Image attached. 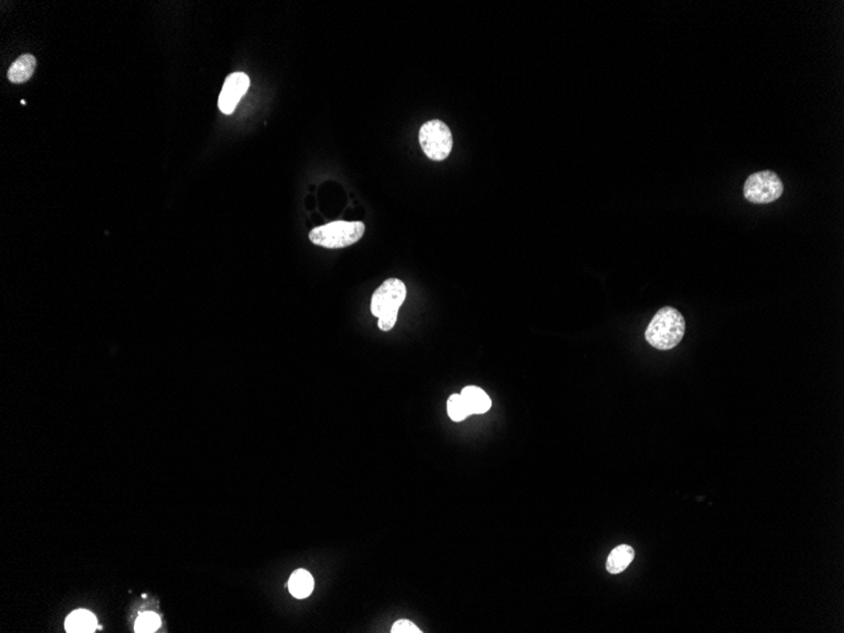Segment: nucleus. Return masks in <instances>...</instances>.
Masks as SVG:
<instances>
[{"instance_id": "1", "label": "nucleus", "mask_w": 844, "mask_h": 633, "mask_svg": "<svg viewBox=\"0 0 844 633\" xmlns=\"http://www.w3.org/2000/svg\"><path fill=\"white\" fill-rule=\"evenodd\" d=\"M685 319L676 309L665 306L656 312L644 338L647 343L659 350H670L681 341L685 334Z\"/></svg>"}, {"instance_id": "2", "label": "nucleus", "mask_w": 844, "mask_h": 633, "mask_svg": "<svg viewBox=\"0 0 844 633\" xmlns=\"http://www.w3.org/2000/svg\"><path fill=\"white\" fill-rule=\"evenodd\" d=\"M406 294L405 284L397 278L384 281L373 294L371 310L373 315L378 317V326L382 331H389L395 326Z\"/></svg>"}, {"instance_id": "3", "label": "nucleus", "mask_w": 844, "mask_h": 633, "mask_svg": "<svg viewBox=\"0 0 844 633\" xmlns=\"http://www.w3.org/2000/svg\"><path fill=\"white\" fill-rule=\"evenodd\" d=\"M364 230L366 227L361 222H333L312 230L309 238L314 245L338 249L356 245L361 240Z\"/></svg>"}, {"instance_id": "4", "label": "nucleus", "mask_w": 844, "mask_h": 633, "mask_svg": "<svg viewBox=\"0 0 844 633\" xmlns=\"http://www.w3.org/2000/svg\"><path fill=\"white\" fill-rule=\"evenodd\" d=\"M418 140L425 155L433 161H444L453 150V135L441 120H430L420 128Z\"/></svg>"}, {"instance_id": "5", "label": "nucleus", "mask_w": 844, "mask_h": 633, "mask_svg": "<svg viewBox=\"0 0 844 633\" xmlns=\"http://www.w3.org/2000/svg\"><path fill=\"white\" fill-rule=\"evenodd\" d=\"M783 192V181L776 173L761 171L753 173L744 184L746 200L755 204H770L780 199Z\"/></svg>"}, {"instance_id": "6", "label": "nucleus", "mask_w": 844, "mask_h": 633, "mask_svg": "<svg viewBox=\"0 0 844 633\" xmlns=\"http://www.w3.org/2000/svg\"><path fill=\"white\" fill-rule=\"evenodd\" d=\"M249 78L245 73H234L229 75L222 85V93L219 95V109L227 115L232 114L240 99L245 96L247 90L249 89Z\"/></svg>"}, {"instance_id": "7", "label": "nucleus", "mask_w": 844, "mask_h": 633, "mask_svg": "<svg viewBox=\"0 0 844 633\" xmlns=\"http://www.w3.org/2000/svg\"><path fill=\"white\" fill-rule=\"evenodd\" d=\"M461 397L467 406L469 415H482L489 411L492 401L483 389L475 386H468L461 391Z\"/></svg>"}, {"instance_id": "8", "label": "nucleus", "mask_w": 844, "mask_h": 633, "mask_svg": "<svg viewBox=\"0 0 844 633\" xmlns=\"http://www.w3.org/2000/svg\"><path fill=\"white\" fill-rule=\"evenodd\" d=\"M65 627H66L67 632H94L95 629L98 628V621H96V617L91 612L80 609V611L73 612L70 616L67 617Z\"/></svg>"}, {"instance_id": "9", "label": "nucleus", "mask_w": 844, "mask_h": 633, "mask_svg": "<svg viewBox=\"0 0 844 633\" xmlns=\"http://www.w3.org/2000/svg\"><path fill=\"white\" fill-rule=\"evenodd\" d=\"M634 559V550L629 545H619L612 550L607 560V570L611 574H619L627 569Z\"/></svg>"}, {"instance_id": "10", "label": "nucleus", "mask_w": 844, "mask_h": 633, "mask_svg": "<svg viewBox=\"0 0 844 633\" xmlns=\"http://www.w3.org/2000/svg\"><path fill=\"white\" fill-rule=\"evenodd\" d=\"M289 589L294 598L305 599L314 590V578L312 574L304 569L296 570L289 578Z\"/></svg>"}, {"instance_id": "11", "label": "nucleus", "mask_w": 844, "mask_h": 633, "mask_svg": "<svg viewBox=\"0 0 844 633\" xmlns=\"http://www.w3.org/2000/svg\"><path fill=\"white\" fill-rule=\"evenodd\" d=\"M37 61L32 55H23L14 61L8 71V78L13 83H26L32 78Z\"/></svg>"}, {"instance_id": "12", "label": "nucleus", "mask_w": 844, "mask_h": 633, "mask_svg": "<svg viewBox=\"0 0 844 633\" xmlns=\"http://www.w3.org/2000/svg\"><path fill=\"white\" fill-rule=\"evenodd\" d=\"M448 413L450 418L456 422L464 421L469 416L467 406L464 403L461 395L450 396L448 400Z\"/></svg>"}, {"instance_id": "13", "label": "nucleus", "mask_w": 844, "mask_h": 633, "mask_svg": "<svg viewBox=\"0 0 844 633\" xmlns=\"http://www.w3.org/2000/svg\"><path fill=\"white\" fill-rule=\"evenodd\" d=\"M161 626V618L153 612L142 613L135 621V632H155Z\"/></svg>"}, {"instance_id": "14", "label": "nucleus", "mask_w": 844, "mask_h": 633, "mask_svg": "<svg viewBox=\"0 0 844 633\" xmlns=\"http://www.w3.org/2000/svg\"><path fill=\"white\" fill-rule=\"evenodd\" d=\"M391 632H392V633H421L422 631H421V629H420V628L417 627V626H416V624H415V623H412L411 621H407V619H400V621H397V622H396L395 624H393V626H392V629H391Z\"/></svg>"}]
</instances>
